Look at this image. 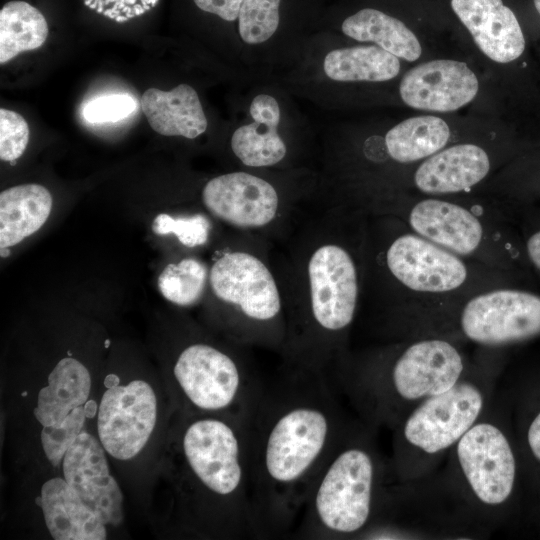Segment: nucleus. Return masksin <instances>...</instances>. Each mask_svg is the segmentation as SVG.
<instances>
[{
	"label": "nucleus",
	"mask_w": 540,
	"mask_h": 540,
	"mask_svg": "<svg viewBox=\"0 0 540 540\" xmlns=\"http://www.w3.org/2000/svg\"><path fill=\"white\" fill-rule=\"evenodd\" d=\"M282 242L280 251L272 248L286 319L281 368L321 377L334 387L351 355L349 338L361 307L367 213L327 202Z\"/></svg>",
	"instance_id": "1"
},
{
	"label": "nucleus",
	"mask_w": 540,
	"mask_h": 540,
	"mask_svg": "<svg viewBox=\"0 0 540 540\" xmlns=\"http://www.w3.org/2000/svg\"><path fill=\"white\" fill-rule=\"evenodd\" d=\"M327 380L281 368L263 385L249 427L250 497L257 538L293 529L314 482L353 426Z\"/></svg>",
	"instance_id": "2"
},
{
	"label": "nucleus",
	"mask_w": 540,
	"mask_h": 540,
	"mask_svg": "<svg viewBox=\"0 0 540 540\" xmlns=\"http://www.w3.org/2000/svg\"><path fill=\"white\" fill-rule=\"evenodd\" d=\"M504 273L435 244L391 216L367 213L362 301L369 300L376 329L387 341L440 336L469 297L503 286Z\"/></svg>",
	"instance_id": "3"
},
{
	"label": "nucleus",
	"mask_w": 540,
	"mask_h": 540,
	"mask_svg": "<svg viewBox=\"0 0 540 540\" xmlns=\"http://www.w3.org/2000/svg\"><path fill=\"white\" fill-rule=\"evenodd\" d=\"M470 364L457 341L445 337L388 341L351 353L334 387L364 424L393 430L419 403L451 388Z\"/></svg>",
	"instance_id": "4"
},
{
	"label": "nucleus",
	"mask_w": 540,
	"mask_h": 540,
	"mask_svg": "<svg viewBox=\"0 0 540 540\" xmlns=\"http://www.w3.org/2000/svg\"><path fill=\"white\" fill-rule=\"evenodd\" d=\"M373 429L354 423L307 497L293 535L303 539L365 538L389 515L391 465L376 450Z\"/></svg>",
	"instance_id": "5"
},
{
	"label": "nucleus",
	"mask_w": 540,
	"mask_h": 540,
	"mask_svg": "<svg viewBox=\"0 0 540 540\" xmlns=\"http://www.w3.org/2000/svg\"><path fill=\"white\" fill-rule=\"evenodd\" d=\"M234 231L218 251L209 273V296L229 341L245 348L280 353L286 334L282 291L272 262L270 240Z\"/></svg>",
	"instance_id": "6"
},
{
	"label": "nucleus",
	"mask_w": 540,
	"mask_h": 540,
	"mask_svg": "<svg viewBox=\"0 0 540 540\" xmlns=\"http://www.w3.org/2000/svg\"><path fill=\"white\" fill-rule=\"evenodd\" d=\"M495 357L471 363L448 390L419 403L392 430L391 469L403 483L427 476L492 403Z\"/></svg>",
	"instance_id": "7"
},
{
	"label": "nucleus",
	"mask_w": 540,
	"mask_h": 540,
	"mask_svg": "<svg viewBox=\"0 0 540 540\" xmlns=\"http://www.w3.org/2000/svg\"><path fill=\"white\" fill-rule=\"evenodd\" d=\"M250 413L198 418L188 423L181 439L195 483L216 502L228 535L243 538H257L250 497Z\"/></svg>",
	"instance_id": "8"
},
{
	"label": "nucleus",
	"mask_w": 540,
	"mask_h": 540,
	"mask_svg": "<svg viewBox=\"0 0 540 540\" xmlns=\"http://www.w3.org/2000/svg\"><path fill=\"white\" fill-rule=\"evenodd\" d=\"M401 201L370 195L354 205L373 215L391 216L435 244L493 269H510V246L499 212L479 203L465 204L440 196Z\"/></svg>",
	"instance_id": "9"
},
{
	"label": "nucleus",
	"mask_w": 540,
	"mask_h": 540,
	"mask_svg": "<svg viewBox=\"0 0 540 540\" xmlns=\"http://www.w3.org/2000/svg\"><path fill=\"white\" fill-rule=\"evenodd\" d=\"M260 170H236L208 180L201 202L216 220L235 231L262 236L272 243L286 240L299 222V203L312 189L288 190Z\"/></svg>",
	"instance_id": "10"
},
{
	"label": "nucleus",
	"mask_w": 540,
	"mask_h": 540,
	"mask_svg": "<svg viewBox=\"0 0 540 540\" xmlns=\"http://www.w3.org/2000/svg\"><path fill=\"white\" fill-rule=\"evenodd\" d=\"M246 349L237 344L188 343L173 366L174 378L187 401L203 412H250L264 384Z\"/></svg>",
	"instance_id": "11"
},
{
	"label": "nucleus",
	"mask_w": 540,
	"mask_h": 540,
	"mask_svg": "<svg viewBox=\"0 0 540 540\" xmlns=\"http://www.w3.org/2000/svg\"><path fill=\"white\" fill-rule=\"evenodd\" d=\"M464 498L484 516L496 515L514 490L517 463L491 405L450 451Z\"/></svg>",
	"instance_id": "12"
},
{
	"label": "nucleus",
	"mask_w": 540,
	"mask_h": 540,
	"mask_svg": "<svg viewBox=\"0 0 540 540\" xmlns=\"http://www.w3.org/2000/svg\"><path fill=\"white\" fill-rule=\"evenodd\" d=\"M539 334L540 296L498 286L464 301L448 321L443 337L496 349Z\"/></svg>",
	"instance_id": "13"
},
{
	"label": "nucleus",
	"mask_w": 540,
	"mask_h": 540,
	"mask_svg": "<svg viewBox=\"0 0 540 540\" xmlns=\"http://www.w3.org/2000/svg\"><path fill=\"white\" fill-rule=\"evenodd\" d=\"M157 402L151 386L134 380L114 385L102 396L98 411V435L113 457L127 460L147 443L156 423Z\"/></svg>",
	"instance_id": "14"
},
{
	"label": "nucleus",
	"mask_w": 540,
	"mask_h": 540,
	"mask_svg": "<svg viewBox=\"0 0 540 540\" xmlns=\"http://www.w3.org/2000/svg\"><path fill=\"white\" fill-rule=\"evenodd\" d=\"M479 82L466 63L437 59L408 70L401 79L399 93L403 102L414 109L455 111L476 96Z\"/></svg>",
	"instance_id": "15"
},
{
	"label": "nucleus",
	"mask_w": 540,
	"mask_h": 540,
	"mask_svg": "<svg viewBox=\"0 0 540 540\" xmlns=\"http://www.w3.org/2000/svg\"><path fill=\"white\" fill-rule=\"evenodd\" d=\"M103 448L94 436L81 432L63 458L64 479L105 524L118 526L123 495L109 473Z\"/></svg>",
	"instance_id": "16"
},
{
	"label": "nucleus",
	"mask_w": 540,
	"mask_h": 540,
	"mask_svg": "<svg viewBox=\"0 0 540 540\" xmlns=\"http://www.w3.org/2000/svg\"><path fill=\"white\" fill-rule=\"evenodd\" d=\"M251 122L237 127L230 150L244 169L269 170L286 167L290 149L279 131L281 108L268 93L257 94L250 103Z\"/></svg>",
	"instance_id": "17"
},
{
	"label": "nucleus",
	"mask_w": 540,
	"mask_h": 540,
	"mask_svg": "<svg viewBox=\"0 0 540 540\" xmlns=\"http://www.w3.org/2000/svg\"><path fill=\"white\" fill-rule=\"evenodd\" d=\"M451 7L477 47L491 60L509 63L524 52L520 24L502 0H451Z\"/></svg>",
	"instance_id": "18"
},
{
	"label": "nucleus",
	"mask_w": 540,
	"mask_h": 540,
	"mask_svg": "<svg viewBox=\"0 0 540 540\" xmlns=\"http://www.w3.org/2000/svg\"><path fill=\"white\" fill-rule=\"evenodd\" d=\"M490 168V157L482 147L456 144L424 159L414 172L413 184L430 196L469 192L488 175Z\"/></svg>",
	"instance_id": "19"
},
{
	"label": "nucleus",
	"mask_w": 540,
	"mask_h": 540,
	"mask_svg": "<svg viewBox=\"0 0 540 540\" xmlns=\"http://www.w3.org/2000/svg\"><path fill=\"white\" fill-rule=\"evenodd\" d=\"M39 505L55 540H104L105 523L62 478H52L41 488Z\"/></svg>",
	"instance_id": "20"
},
{
	"label": "nucleus",
	"mask_w": 540,
	"mask_h": 540,
	"mask_svg": "<svg viewBox=\"0 0 540 540\" xmlns=\"http://www.w3.org/2000/svg\"><path fill=\"white\" fill-rule=\"evenodd\" d=\"M141 108L151 128L164 136L195 139L207 129V118L196 90L179 84L169 91L146 90Z\"/></svg>",
	"instance_id": "21"
},
{
	"label": "nucleus",
	"mask_w": 540,
	"mask_h": 540,
	"mask_svg": "<svg viewBox=\"0 0 540 540\" xmlns=\"http://www.w3.org/2000/svg\"><path fill=\"white\" fill-rule=\"evenodd\" d=\"M52 195L39 184H21L0 193V246L8 249L38 231L52 209Z\"/></svg>",
	"instance_id": "22"
},
{
	"label": "nucleus",
	"mask_w": 540,
	"mask_h": 540,
	"mask_svg": "<svg viewBox=\"0 0 540 540\" xmlns=\"http://www.w3.org/2000/svg\"><path fill=\"white\" fill-rule=\"evenodd\" d=\"M91 377L87 368L78 360L63 358L48 377L34 409L36 419L48 426L61 422L73 409L87 402Z\"/></svg>",
	"instance_id": "23"
},
{
	"label": "nucleus",
	"mask_w": 540,
	"mask_h": 540,
	"mask_svg": "<svg viewBox=\"0 0 540 540\" xmlns=\"http://www.w3.org/2000/svg\"><path fill=\"white\" fill-rule=\"evenodd\" d=\"M341 30L356 41L372 42L406 61H415L422 53L419 40L402 21L377 9L359 10L343 21Z\"/></svg>",
	"instance_id": "24"
},
{
	"label": "nucleus",
	"mask_w": 540,
	"mask_h": 540,
	"mask_svg": "<svg viewBox=\"0 0 540 540\" xmlns=\"http://www.w3.org/2000/svg\"><path fill=\"white\" fill-rule=\"evenodd\" d=\"M323 72L337 82H384L399 74L400 61L377 45L342 47L325 55Z\"/></svg>",
	"instance_id": "25"
},
{
	"label": "nucleus",
	"mask_w": 540,
	"mask_h": 540,
	"mask_svg": "<svg viewBox=\"0 0 540 540\" xmlns=\"http://www.w3.org/2000/svg\"><path fill=\"white\" fill-rule=\"evenodd\" d=\"M449 138L450 129L443 119L430 115L411 117L386 133L384 149L390 160L410 164L442 150Z\"/></svg>",
	"instance_id": "26"
},
{
	"label": "nucleus",
	"mask_w": 540,
	"mask_h": 540,
	"mask_svg": "<svg viewBox=\"0 0 540 540\" xmlns=\"http://www.w3.org/2000/svg\"><path fill=\"white\" fill-rule=\"evenodd\" d=\"M43 14L24 1H10L0 11V63L41 47L48 36Z\"/></svg>",
	"instance_id": "27"
},
{
	"label": "nucleus",
	"mask_w": 540,
	"mask_h": 540,
	"mask_svg": "<svg viewBox=\"0 0 540 540\" xmlns=\"http://www.w3.org/2000/svg\"><path fill=\"white\" fill-rule=\"evenodd\" d=\"M210 267L195 256L167 264L157 279L161 295L180 307H192L207 295Z\"/></svg>",
	"instance_id": "28"
},
{
	"label": "nucleus",
	"mask_w": 540,
	"mask_h": 540,
	"mask_svg": "<svg viewBox=\"0 0 540 540\" xmlns=\"http://www.w3.org/2000/svg\"><path fill=\"white\" fill-rule=\"evenodd\" d=\"M281 0H242L238 16V34L248 45L268 41L276 32Z\"/></svg>",
	"instance_id": "29"
},
{
	"label": "nucleus",
	"mask_w": 540,
	"mask_h": 540,
	"mask_svg": "<svg viewBox=\"0 0 540 540\" xmlns=\"http://www.w3.org/2000/svg\"><path fill=\"white\" fill-rule=\"evenodd\" d=\"M152 229L157 235L172 234L182 246L193 249L207 245L213 224L201 212L178 216L161 213L155 217Z\"/></svg>",
	"instance_id": "30"
},
{
	"label": "nucleus",
	"mask_w": 540,
	"mask_h": 540,
	"mask_svg": "<svg viewBox=\"0 0 540 540\" xmlns=\"http://www.w3.org/2000/svg\"><path fill=\"white\" fill-rule=\"evenodd\" d=\"M86 417V408L79 406L73 409L61 422L43 426L42 447L52 465L60 464L68 449L81 433Z\"/></svg>",
	"instance_id": "31"
},
{
	"label": "nucleus",
	"mask_w": 540,
	"mask_h": 540,
	"mask_svg": "<svg viewBox=\"0 0 540 540\" xmlns=\"http://www.w3.org/2000/svg\"><path fill=\"white\" fill-rule=\"evenodd\" d=\"M29 142V127L17 112L0 109V158L14 164Z\"/></svg>",
	"instance_id": "32"
},
{
	"label": "nucleus",
	"mask_w": 540,
	"mask_h": 540,
	"mask_svg": "<svg viewBox=\"0 0 540 540\" xmlns=\"http://www.w3.org/2000/svg\"><path fill=\"white\" fill-rule=\"evenodd\" d=\"M137 108L134 98L111 94L88 101L82 110L83 118L92 124L117 122L131 115Z\"/></svg>",
	"instance_id": "33"
},
{
	"label": "nucleus",
	"mask_w": 540,
	"mask_h": 540,
	"mask_svg": "<svg viewBox=\"0 0 540 540\" xmlns=\"http://www.w3.org/2000/svg\"><path fill=\"white\" fill-rule=\"evenodd\" d=\"M202 11L215 14L224 21L238 19L242 0H193Z\"/></svg>",
	"instance_id": "34"
},
{
	"label": "nucleus",
	"mask_w": 540,
	"mask_h": 540,
	"mask_svg": "<svg viewBox=\"0 0 540 540\" xmlns=\"http://www.w3.org/2000/svg\"><path fill=\"white\" fill-rule=\"evenodd\" d=\"M527 444L535 459L540 461V411L528 426Z\"/></svg>",
	"instance_id": "35"
},
{
	"label": "nucleus",
	"mask_w": 540,
	"mask_h": 540,
	"mask_svg": "<svg viewBox=\"0 0 540 540\" xmlns=\"http://www.w3.org/2000/svg\"><path fill=\"white\" fill-rule=\"evenodd\" d=\"M525 247L530 262L540 271V229L527 238Z\"/></svg>",
	"instance_id": "36"
},
{
	"label": "nucleus",
	"mask_w": 540,
	"mask_h": 540,
	"mask_svg": "<svg viewBox=\"0 0 540 540\" xmlns=\"http://www.w3.org/2000/svg\"><path fill=\"white\" fill-rule=\"evenodd\" d=\"M534 5H535V8H536L537 12L540 15V0H534Z\"/></svg>",
	"instance_id": "37"
}]
</instances>
